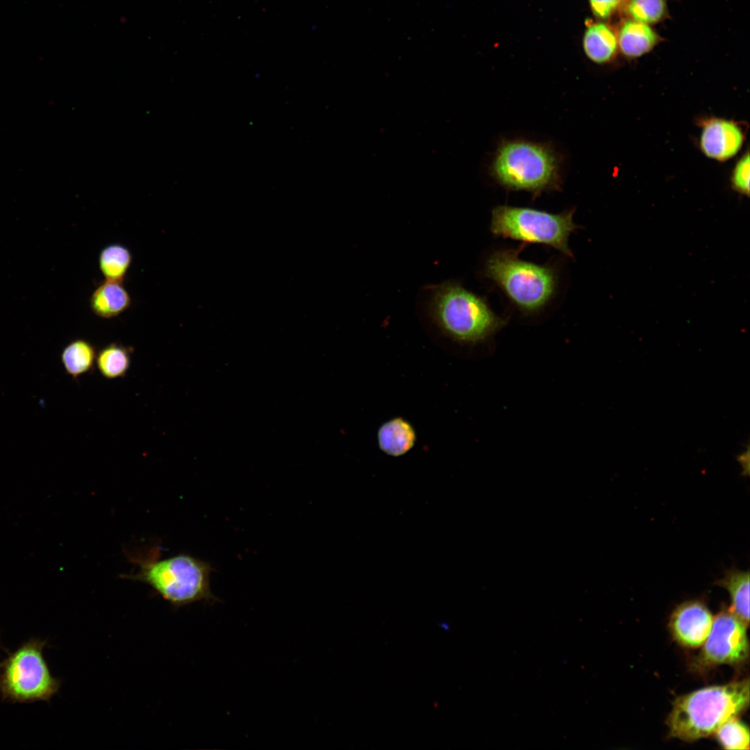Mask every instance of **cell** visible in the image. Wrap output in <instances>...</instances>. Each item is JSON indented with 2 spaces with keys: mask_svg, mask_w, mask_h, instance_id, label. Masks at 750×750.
<instances>
[{
  "mask_svg": "<svg viewBox=\"0 0 750 750\" xmlns=\"http://www.w3.org/2000/svg\"><path fill=\"white\" fill-rule=\"evenodd\" d=\"M519 249L492 251L484 263L483 276L492 281L510 302L526 315L542 310L554 297L558 272L554 266L521 259Z\"/></svg>",
  "mask_w": 750,
  "mask_h": 750,
  "instance_id": "cell-4",
  "label": "cell"
},
{
  "mask_svg": "<svg viewBox=\"0 0 750 750\" xmlns=\"http://www.w3.org/2000/svg\"><path fill=\"white\" fill-rule=\"evenodd\" d=\"M624 0H588L590 10L597 20L609 22L622 16Z\"/></svg>",
  "mask_w": 750,
  "mask_h": 750,
  "instance_id": "cell-22",
  "label": "cell"
},
{
  "mask_svg": "<svg viewBox=\"0 0 750 750\" xmlns=\"http://www.w3.org/2000/svg\"><path fill=\"white\" fill-rule=\"evenodd\" d=\"M728 590L731 600L730 610L746 625L749 622V573L732 569L718 581Z\"/></svg>",
  "mask_w": 750,
  "mask_h": 750,
  "instance_id": "cell-16",
  "label": "cell"
},
{
  "mask_svg": "<svg viewBox=\"0 0 750 750\" xmlns=\"http://www.w3.org/2000/svg\"><path fill=\"white\" fill-rule=\"evenodd\" d=\"M717 739L726 749H749L748 727L736 717L721 725L715 731Z\"/></svg>",
  "mask_w": 750,
  "mask_h": 750,
  "instance_id": "cell-20",
  "label": "cell"
},
{
  "mask_svg": "<svg viewBox=\"0 0 750 750\" xmlns=\"http://www.w3.org/2000/svg\"><path fill=\"white\" fill-rule=\"evenodd\" d=\"M160 551L156 546L146 556L129 555L137 569L120 577L149 585L176 608L198 601L212 605L219 601L210 588V574L215 571L210 563L183 553L159 559Z\"/></svg>",
  "mask_w": 750,
  "mask_h": 750,
  "instance_id": "cell-1",
  "label": "cell"
},
{
  "mask_svg": "<svg viewBox=\"0 0 750 750\" xmlns=\"http://www.w3.org/2000/svg\"><path fill=\"white\" fill-rule=\"evenodd\" d=\"M582 45L585 55L594 63L612 62L619 54L616 26L609 22L588 19Z\"/></svg>",
  "mask_w": 750,
  "mask_h": 750,
  "instance_id": "cell-12",
  "label": "cell"
},
{
  "mask_svg": "<svg viewBox=\"0 0 750 750\" xmlns=\"http://www.w3.org/2000/svg\"><path fill=\"white\" fill-rule=\"evenodd\" d=\"M46 641L33 638L0 663V695L14 703L49 701L60 681L51 676L43 656Z\"/></svg>",
  "mask_w": 750,
  "mask_h": 750,
  "instance_id": "cell-7",
  "label": "cell"
},
{
  "mask_svg": "<svg viewBox=\"0 0 750 750\" xmlns=\"http://www.w3.org/2000/svg\"><path fill=\"white\" fill-rule=\"evenodd\" d=\"M574 210L551 213L528 207L498 206L491 213L490 230L496 238L552 247L567 257L573 253L569 238L578 226L573 220Z\"/></svg>",
  "mask_w": 750,
  "mask_h": 750,
  "instance_id": "cell-6",
  "label": "cell"
},
{
  "mask_svg": "<svg viewBox=\"0 0 750 750\" xmlns=\"http://www.w3.org/2000/svg\"><path fill=\"white\" fill-rule=\"evenodd\" d=\"M713 617L705 604L699 601H685L673 611L669 628L674 639L687 647H698L706 640Z\"/></svg>",
  "mask_w": 750,
  "mask_h": 750,
  "instance_id": "cell-10",
  "label": "cell"
},
{
  "mask_svg": "<svg viewBox=\"0 0 750 750\" xmlns=\"http://www.w3.org/2000/svg\"><path fill=\"white\" fill-rule=\"evenodd\" d=\"M494 179L504 188L534 196L560 188V160L549 146L514 140L502 142L490 166Z\"/></svg>",
  "mask_w": 750,
  "mask_h": 750,
  "instance_id": "cell-5",
  "label": "cell"
},
{
  "mask_svg": "<svg viewBox=\"0 0 750 750\" xmlns=\"http://www.w3.org/2000/svg\"><path fill=\"white\" fill-rule=\"evenodd\" d=\"M96 349L85 339H75L62 349L60 360L65 372L73 378L92 371L95 366Z\"/></svg>",
  "mask_w": 750,
  "mask_h": 750,
  "instance_id": "cell-15",
  "label": "cell"
},
{
  "mask_svg": "<svg viewBox=\"0 0 750 750\" xmlns=\"http://www.w3.org/2000/svg\"><path fill=\"white\" fill-rule=\"evenodd\" d=\"M133 261L125 245L114 243L105 246L99 255V267L106 280L123 282Z\"/></svg>",
  "mask_w": 750,
  "mask_h": 750,
  "instance_id": "cell-18",
  "label": "cell"
},
{
  "mask_svg": "<svg viewBox=\"0 0 750 750\" xmlns=\"http://www.w3.org/2000/svg\"><path fill=\"white\" fill-rule=\"evenodd\" d=\"M429 312L440 330L460 344L483 342L508 323L505 317L494 312L483 297L453 281L433 288Z\"/></svg>",
  "mask_w": 750,
  "mask_h": 750,
  "instance_id": "cell-3",
  "label": "cell"
},
{
  "mask_svg": "<svg viewBox=\"0 0 750 750\" xmlns=\"http://www.w3.org/2000/svg\"><path fill=\"white\" fill-rule=\"evenodd\" d=\"M701 128L699 147L707 158L726 162L742 149L746 136L743 127L736 121L717 117L699 118Z\"/></svg>",
  "mask_w": 750,
  "mask_h": 750,
  "instance_id": "cell-9",
  "label": "cell"
},
{
  "mask_svg": "<svg viewBox=\"0 0 750 750\" xmlns=\"http://www.w3.org/2000/svg\"><path fill=\"white\" fill-rule=\"evenodd\" d=\"M746 625L731 610H723L713 618L710 631L695 664L706 669L721 664L735 665L749 656Z\"/></svg>",
  "mask_w": 750,
  "mask_h": 750,
  "instance_id": "cell-8",
  "label": "cell"
},
{
  "mask_svg": "<svg viewBox=\"0 0 750 750\" xmlns=\"http://www.w3.org/2000/svg\"><path fill=\"white\" fill-rule=\"evenodd\" d=\"M749 704V681L744 679L704 688L678 697L667 719L672 737L694 741L708 737Z\"/></svg>",
  "mask_w": 750,
  "mask_h": 750,
  "instance_id": "cell-2",
  "label": "cell"
},
{
  "mask_svg": "<svg viewBox=\"0 0 750 750\" xmlns=\"http://www.w3.org/2000/svg\"><path fill=\"white\" fill-rule=\"evenodd\" d=\"M416 441L414 427L401 417L385 422L377 431L378 448L388 456L399 457L405 455L413 448Z\"/></svg>",
  "mask_w": 750,
  "mask_h": 750,
  "instance_id": "cell-14",
  "label": "cell"
},
{
  "mask_svg": "<svg viewBox=\"0 0 750 750\" xmlns=\"http://www.w3.org/2000/svg\"><path fill=\"white\" fill-rule=\"evenodd\" d=\"M622 16L653 26L669 17L667 0H624Z\"/></svg>",
  "mask_w": 750,
  "mask_h": 750,
  "instance_id": "cell-19",
  "label": "cell"
},
{
  "mask_svg": "<svg viewBox=\"0 0 750 750\" xmlns=\"http://www.w3.org/2000/svg\"><path fill=\"white\" fill-rule=\"evenodd\" d=\"M132 299L123 282L103 281L93 291L90 297L92 312L102 319H112L126 311L131 306Z\"/></svg>",
  "mask_w": 750,
  "mask_h": 750,
  "instance_id": "cell-13",
  "label": "cell"
},
{
  "mask_svg": "<svg viewBox=\"0 0 750 750\" xmlns=\"http://www.w3.org/2000/svg\"><path fill=\"white\" fill-rule=\"evenodd\" d=\"M131 364V350L118 342H112L97 353L95 366L105 378H123Z\"/></svg>",
  "mask_w": 750,
  "mask_h": 750,
  "instance_id": "cell-17",
  "label": "cell"
},
{
  "mask_svg": "<svg viewBox=\"0 0 750 750\" xmlns=\"http://www.w3.org/2000/svg\"><path fill=\"white\" fill-rule=\"evenodd\" d=\"M749 153L747 151L735 162L731 172L730 181L732 189L739 194L749 195L750 178Z\"/></svg>",
  "mask_w": 750,
  "mask_h": 750,
  "instance_id": "cell-21",
  "label": "cell"
},
{
  "mask_svg": "<svg viewBox=\"0 0 750 750\" xmlns=\"http://www.w3.org/2000/svg\"><path fill=\"white\" fill-rule=\"evenodd\" d=\"M616 30L619 54L628 60L649 53L664 40L653 26L625 17Z\"/></svg>",
  "mask_w": 750,
  "mask_h": 750,
  "instance_id": "cell-11",
  "label": "cell"
}]
</instances>
